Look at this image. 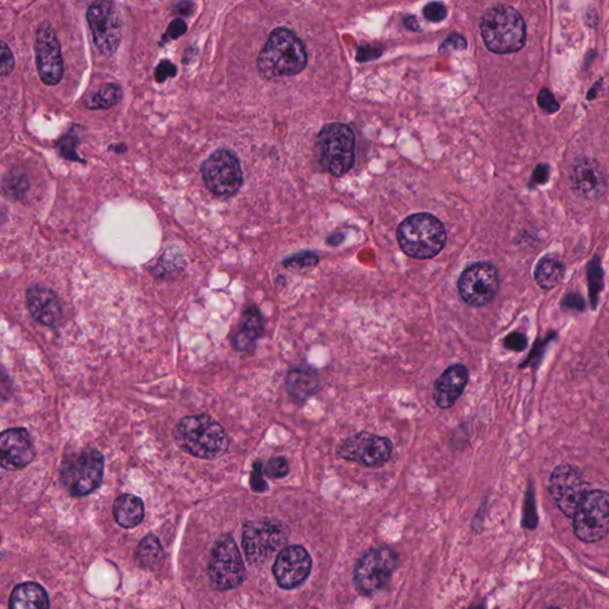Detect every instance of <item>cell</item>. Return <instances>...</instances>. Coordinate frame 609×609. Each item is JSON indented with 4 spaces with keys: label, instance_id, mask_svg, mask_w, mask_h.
<instances>
[{
    "label": "cell",
    "instance_id": "1",
    "mask_svg": "<svg viewBox=\"0 0 609 609\" xmlns=\"http://www.w3.org/2000/svg\"><path fill=\"white\" fill-rule=\"evenodd\" d=\"M308 64V52L295 32L277 28L269 35L258 57L259 75L266 80H279L301 73Z\"/></svg>",
    "mask_w": 609,
    "mask_h": 609
},
{
    "label": "cell",
    "instance_id": "2",
    "mask_svg": "<svg viewBox=\"0 0 609 609\" xmlns=\"http://www.w3.org/2000/svg\"><path fill=\"white\" fill-rule=\"evenodd\" d=\"M173 436L183 452L198 459H218L229 448L224 428L205 414L183 418L176 425Z\"/></svg>",
    "mask_w": 609,
    "mask_h": 609
},
{
    "label": "cell",
    "instance_id": "3",
    "mask_svg": "<svg viewBox=\"0 0 609 609\" xmlns=\"http://www.w3.org/2000/svg\"><path fill=\"white\" fill-rule=\"evenodd\" d=\"M402 250L410 258L428 259L437 256L445 247L444 224L431 214H416L407 217L396 230Z\"/></svg>",
    "mask_w": 609,
    "mask_h": 609
},
{
    "label": "cell",
    "instance_id": "4",
    "mask_svg": "<svg viewBox=\"0 0 609 609\" xmlns=\"http://www.w3.org/2000/svg\"><path fill=\"white\" fill-rule=\"evenodd\" d=\"M481 36L492 53L512 54L524 48L526 24L521 14L513 7L497 5L482 18Z\"/></svg>",
    "mask_w": 609,
    "mask_h": 609
},
{
    "label": "cell",
    "instance_id": "5",
    "mask_svg": "<svg viewBox=\"0 0 609 609\" xmlns=\"http://www.w3.org/2000/svg\"><path fill=\"white\" fill-rule=\"evenodd\" d=\"M355 146V133L351 126L331 123L317 136V157L324 171L340 178L354 167Z\"/></svg>",
    "mask_w": 609,
    "mask_h": 609
},
{
    "label": "cell",
    "instance_id": "6",
    "mask_svg": "<svg viewBox=\"0 0 609 609\" xmlns=\"http://www.w3.org/2000/svg\"><path fill=\"white\" fill-rule=\"evenodd\" d=\"M288 529L283 522L263 518L249 521L243 529L242 546L251 565H262L286 546Z\"/></svg>",
    "mask_w": 609,
    "mask_h": 609
},
{
    "label": "cell",
    "instance_id": "7",
    "mask_svg": "<svg viewBox=\"0 0 609 609\" xmlns=\"http://www.w3.org/2000/svg\"><path fill=\"white\" fill-rule=\"evenodd\" d=\"M208 579L215 589L233 590L242 586L245 568L239 547L230 536L222 537L212 547L208 560Z\"/></svg>",
    "mask_w": 609,
    "mask_h": 609
},
{
    "label": "cell",
    "instance_id": "8",
    "mask_svg": "<svg viewBox=\"0 0 609 609\" xmlns=\"http://www.w3.org/2000/svg\"><path fill=\"white\" fill-rule=\"evenodd\" d=\"M106 461L95 449L82 450L72 457L61 470V481L72 495H88L102 485Z\"/></svg>",
    "mask_w": 609,
    "mask_h": 609
},
{
    "label": "cell",
    "instance_id": "9",
    "mask_svg": "<svg viewBox=\"0 0 609 609\" xmlns=\"http://www.w3.org/2000/svg\"><path fill=\"white\" fill-rule=\"evenodd\" d=\"M398 557L387 546L368 550L355 565L354 582L362 596H374L384 589L394 574Z\"/></svg>",
    "mask_w": 609,
    "mask_h": 609
},
{
    "label": "cell",
    "instance_id": "10",
    "mask_svg": "<svg viewBox=\"0 0 609 609\" xmlns=\"http://www.w3.org/2000/svg\"><path fill=\"white\" fill-rule=\"evenodd\" d=\"M205 185L215 196H235L243 185V171L239 157L232 150L218 149L201 165Z\"/></svg>",
    "mask_w": 609,
    "mask_h": 609
},
{
    "label": "cell",
    "instance_id": "11",
    "mask_svg": "<svg viewBox=\"0 0 609 609\" xmlns=\"http://www.w3.org/2000/svg\"><path fill=\"white\" fill-rule=\"evenodd\" d=\"M574 531L586 543L600 542L609 535V494L589 490L579 504L574 517Z\"/></svg>",
    "mask_w": 609,
    "mask_h": 609
},
{
    "label": "cell",
    "instance_id": "12",
    "mask_svg": "<svg viewBox=\"0 0 609 609\" xmlns=\"http://www.w3.org/2000/svg\"><path fill=\"white\" fill-rule=\"evenodd\" d=\"M457 286L461 299L467 305L484 308L494 300L500 290L499 272L492 263H475L464 270Z\"/></svg>",
    "mask_w": 609,
    "mask_h": 609
},
{
    "label": "cell",
    "instance_id": "13",
    "mask_svg": "<svg viewBox=\"0 0 609 609\" xmlns=\"http://www.w3.org/2000/svg\"><path fill=\"white\" fill-rule=\"evenodd\" d=\"M585 474L571 464H560L550 478V494L562 513L574 517L579 504L589 492Z\"/></svg>",
    "mask_w": 609,
    "mask_h": 609
},
{
    "label": "cell",
    "instance_id": "14",
    "mask_svg": "<svg viewBox=\"0 0 609 609\" xmlns=\"http://www.w3.org/2000/svg\"><path fill=\"white\" fill-rule=\"evenodd\" d=\"M88 21L93 42L104 55H113L120 47L122 21L114 3L99 0L88 10Z\"/></svg>",
    "mask_w": 609,
    "mask_h": 609
},
{
    "label": "cell",
    "instance_id": "15",
    "mask_svg": "<svg viewBox=\"0 0 609 609\" xmlns=\"http://www.w3.org/2000/svg\"><path fill=\"white\" fill-rule=\"evenodd\" d=\"M392 453L391 439L369 432H359L352 436L337 449V455L341 459L369 468L384 466L391 459Z\"/></svg>",
    "mask_w": 609,
    "mask_h": 609
},
{
    "label": "cell",
    "instance_id": "16",
    "mask_svg": "<svg viewBox=\"0 0 609 609\" xmlns=\"http://www.w3.org/2000/svg\"><path fill=\"white\" fill-rule=\"evenodd\" d=\"M36 64L43 84L55 86L63 78V59L59 39L49 23H43L36 35Z\"/></svg>",
    "mask_w": 609,
    "mask_h": 609
},
{
    "label": "cell",
    "instance_id": "17",
    "mask_svg": "<svg viewBox=\"0 0 609 609\" xmlns=\"http://www.w3.org/2000/svg\"><path fill=\"white\" fill-rule=\"evenodd\" d=\"M312 558L300 546H284L277 554L273 574L283 589L298 588L311 574Z\"/></svg>",
    "mask_w": 609,
    "mask_h": 609
},
{
    "label": "cell",
    "instance_id": "18",
    "mask_svg": "<svg viewBox=\"0 0 609 609\" xmlns=\"http://www.w3.org/2000/svg\"><path fill=\"white\" fill-rule=\"evenodd\" d=\"M571 189L586 200H599L607 193L608 175L604 165L593 157L582 156L572 164Z\"/></svg>",
    "mask_w": 609,
    "mask_h": 609
},
{
    "label": "cell",
    "instance_id": "19",
    "mask_svg": "<svg viewBox=\"0 0 609 609\" xmlns=\"http://www.w3.org/2000/svg\"><path fill=\"white\" fill-rule=\"evenodd\" d=\"M36 456L34 443L25 428H10L0 436V460L7 470L29 466Z\"/></svg>",
    "mask_w": 609,
    "mask_h": 609
},
{
    "label": "cell",
    "instance_id": "20",
    "mask_svg": "<svg viewBox=\"0 0 609 609\" xmlns=\"http://www.w3.org/2000/svg\"><path fill=\"white\" fill-rule=\"evenodd\" d=\"M27 308L32 318L45 326H55L63 318V305L48 287L35 284L27 291Z\"/></svg>",
    "mask_w": 609,
    "mask_h": 609
},
{
    "label": "cell",
    "instance_id": "21",
    "mask_svg": "<svg viewBox=\"0 0 609 609\" xmlns=\"http://www.w3.org/2000/svg\"><path fill=\"white\" fill-rule=\"evenodd\" d=\"M469 381V371L463 365L449 367L435 384L434 398L439 409L455 405Z\"/></svg>",
    "mask_w": 609,
    "mask_h": 609
},
{
    "label": "cell",
    "instance_id": "22",
    "mask_svg": "<svg viewBox=\"0 0 609 609\" xmlns=\"http://www.w3.org/2000/svg\"><path fill=\"white\" fill-rule=\"evenodd\" d=\"M263 330H265V324H263L261 312L255 306H251L243 313L239 331L233 340V347L240 351H252L256 342L262 336Z\"/></svg>",
    "mask_w": 609,
    "mask_h": 609
},
{
    "label": "cell",
    "instance_id": "23",
    "mask_svg": "<svg viewBox=\"0 0 609 609\" xmlns=\"http://www.w3.org/2000/svg\"><path fill=\"white\" fill-rule=\"evenodd\" d=\"M319 385L318 375L315 371L304 368H293L288 371L286 388L295 402H305L318 392Z\"/></svg>",
    "mask_w": 609,
    "mask_h": 609
},
{
    "label": "cell",
    "instance_id": "24",
    "mask_svg": "<svg viewBox=\"0 0 609 609\" xmlns=\"http://www.w3.org/2000/svg\"><path fill=\"white\" fill-rule=\"evenodd\" d=\"M9 606L13 609H47L50 606L48 594L38 583H21L13 590Z\"/></svg>",
    "mask_w": 609,
    "mask_h": 609
},
{
    "label": "cell",
    "instance_id": "25",
    "mask_svg": "<svg viewBox=\"0 0 609 609\" xmlns=\"http://www.w3.org/2000/svg\"><path fill=\"white\" fill-rule=\"evenodd\" d=\"M114 517L124 529H132L144 518V503L139 496L124 494L114 503Z\"/></svg>",
    "mask_w": 609,
    "mask_h": 609
},
{
    "label": "cell",
    "instance_id": "26",
    "mask_svg": "<svg viewBox=\"0 0 609 609\" xmlns=\"http://www.w3.org/2000/svg\"><path fill=\"white\" fill-rule=\"evenodd\" d=\"M565 266L564 263L560 259L546 256L540 258L537 263L535 273V281L538 284L540 290L551 291L557 286H560L562 281L564 279Z\"/></svg>",
    "mask_w": 609,
    "mask_h": 609
},
{
    "label": "cell",
    "instance_id": "27",
    "mask_svg": "<svg viewBox=\"0 0 609 609\" xmlns=\"http://www.w3.org/2000/svg\"><path fill=\"white\" fill-rule=\"evenodd\" d=\"M165 554L160 540L153 535H148L137 547V561L140 567L153 571L164 561Z\"/></svg>",
    "mask_w": 609,
    "mask_h": 609
},
{
    "label": "cell",
    "instance_id": "28",
    "mask_svg": "<svg viewBox=\"0 0 609 609\" xmlns=\"http://www.w3.org/2000/svg\"><path fill=\"white\" fill-rule=\"evenodd\" d=\"M587 277H588L590 304H592L593 309H596L600 293L604 288L605 277L599 256H594V258L590 259L588 266H587Z\"/></svg>",
    "mask_w": 609,
    "mask_h": 609
},
{
    "label": "cell",
    "instance_id": "29",
    "mask_svg": "<svg viewBox=\"0 0 609 609\" xmlns=\"http://www.w3.org/2000/svg\"><path fill=\"white\" fill-rule=\"evenodd\" d=\"M122 89L118 85L107 84L98 89L86 103L89 110L110 109L122 99Z\"/></svg>",
    "mask_w": 609,
    "mask_h": 609
},
{
    "label": "cell",
    "instance_id": "30",
    "mask_svg": "<svg viewBox=\"0 0 609 609\" xmlns=\"http://www.w3.org/2000/svg\"><path fill=\"white\" fill-rule=\"evenodd\" d=\"M318 255L312 251H301L290 256L283 261L284 268L295 273H306L318 266Z\"/></svg>",
    "mask_w": 609,
    "mask_h": 609
},
{
    "label": "cell",
    "instance_id": "31",
    "mask_svg": "<svg viewBox=\"0 0 609 609\" xmlns=\"http://www.w3.org/2000/svg\"><path fill=\"white\" fill-rule=\"evenodd\" d=\"M29 189V182L27 175L21 171L11 172L6 178L4 179V190L11 197H21L27 192Z\"/></svg>",
    "mask_w": 609,
    "mask_h": 609
},
{
    "label": "cell",
    "instance_id": "32",
    "mask_svg": "<svg viewBox=\"0 0 609 609\" xmlns=\"http://www.w3.org/2000/svg\"><path fill=\"white\" fill-rule=\"evenodd\" d=\"M290 473V464L284 457H273L265 467V474L273 480L286 478Z\"/></svg>",
    "mask_w": 609,
    "mask_h": 609
},
{
    "label": "cell",
    "instance_id": "33",
    "mask_svg": "<svg viewBox=\"0 0 609 609\" xmlns=\"http://www.w3.org/2000/svg\"><path fill=\"white\" fill-rule=\"evenodd\" d=\"M423 13L427 21H434V23H439V21L445 20L448 11H446L444 4L434 2L427 4V5L424 7Z\"/></svg>",
    "mask_w": 609,
    "mask_h": 609
},
{
    "label": "cell",
    "instance_id": "34",
    "mask_svg": "<svg viewBox=\"0 0 609 609\" xmlns=\"http://www.w3.org/2000/svg\"><path fill=\"white\" fill-rule=\"evenodd\" d=\"M537 102H538L540 109L546 111L547 114H554L561 109L560 103L557 102L553 93L547 89H543L542 91L539 92Z\"/></svg>",
    "mask_w": 609,
    "mask_h": 609
},
{
    "label": "cell",
    "instance_id": "35",
    "mask_svg": "<svg viewBox=\"0 0 609 609\" xmlns=\"http://www.w3.org/2000/svg\"><path fill=\"white\" fill-rule=\"evenodd\" d=\"M2 64H0V74L5 78L7 75L13 73L14 70V57L9 46L5 42H2Z\"/></svg>",
    "mask_w": 609,
    "mask_h": 609
},
{
    "label": "cell",
    "instance_id": "36",
    "mask_svg": "<svg viewBox=\"0 0 609 609\" xmlns=\"http://www.w3.org/2000/svg\"><path fill=\"white\" fill-rule=\"evenodd\" d=\"M251 489L254 492L263 493L268 489L265 478H263L262 464L256 462L254 464V469H252L251 478H250Z\"/></svg>",
    "mask_w": 609,
    "mask_h": 609
},
{
    "label": "cell",
    "instance_id": "37",
    "mask_svg": "<svg viewBox=\"0 0 609 609\" xmlns=\"http://www.w3.org/2000/svg\"><path fill=\"white\" fill-rule=\"evenodd\" d=\"M78 137L68 135L60 140L59 147L61 154L70 160H78V154L75 153L77 148Z\"/></svg>",
    "mask_w": 609,
    "mask_h": 609
},
{
    "label": "cell",
    "instance_id": "38",
    "mask_svg": "<svg viewBox=\"0 0 609 609\" xmlns=\"http://www.w3.org/2000/svg\"><path fill=\"white\" fill-rule=\"evenodd\" d=\"M504 347L513 351H522L528 347V338L520 333H512L504 338Z\"/></svg>",
    "mask_w": 609,
    "mask_h": 609
},
{
    "label": "cell",
    "instance_id": "39",
    "mask_svg": "<svg viewBox=\"0 0 609 609\" xmlns=\"http://www.w3.org/2000/svg\"><path fill=\"white\" fill-rule=\"evenodd\" d=\"M178 73L175 64L169 63V61H164L158 64L156 71H155V79L158 82H165L168 78L175 77Z\"/></svg>",
    "mask_w": 609,
    "mask_h": 609
},
{
    "label": "cell",
    "instance_id": "40",
    "mask_svg": "<svg viewBox=\"0 0 609 609\" xmlns=\"http://www.w3.org/2000/svg\"><path fill=\"white\" fill-rule=\"evenodd\" d=\"M564 309H572V311H585L586 301L579 293H569L565 295L563 301H562Z\"/></svg>",
    "mask_w": 609,
    "mask_h": 609
},
{
    "label": "cell",
    "instance_id": "41",
    "mask_svg": "<svg viewBox=\"0 0 609 609\" xmlns=\"http://www.w3.org/2000/svg\"><path fill=\"white\" fill-rule=\"evenodd\" d=\"M550 165L546 164H540L537 165L532 174L533 185H544L549 182L550 179Z\"/></svg>",
    "mask_w": 609,
    "mask_h": 609
},
{
    "label": "cell",
    "instance_id": "42",
    "mask_svg": "<svg viewBox=\"0 0 609 609\" xmlns=\"http://www.w3.org/2000/svg\"><path fill=\"white\" fill-rule=\"evenodd\" d=\"M186 31L187 24L185 23V21L175 20L174 21H172L171 25H169L168 30L165 32V38L176 39L179 38L180 36L185 34Z\"/></svg>",
    "mask_w": 609,
    "mask_h": 609
},
{
    "label": "cell",
    "instance_id": "43",
    "mask_svg": "<svg viewBox=\"0 0 609 609\" xmlns=\"http://www.w3.org/2000/svg\"><path fill=\"white\" fill-rule=\"evenodd\" d=\"M345 239V236L343 233H334V235H331L330 237H327L326 242L327 244L330 245H338L343 242Z\"/></svg>",
    "mask_w": 609,
    "mask_h": 609
},
{
    "label": "cell",
    "instance_id": "44",
    "mask_svg": "<svg viewBox=\"0 0 609 609\" xmlns=\"http://www.w3.org/2000/svg\"><path fill=\"white\" fill-rule=\"evenodd\" d=\"M405 25L407 28L410 29V30H418V29H419L416 18L413 17L406 18Z\"/></svg>",
    "mask_w": 609,
    "mask_h": 609
},
{
    "label": "cell",
    "instance_id": "45",
    "mask_svg": "<svg viewBox=\"0 0 609 609\" xmlns=\"http://www.w3.org/2000/svg\"><path fill=\"white\" fill-rule=\"evenodd\" d=\"M597 89H599V82H597V84L596 86H594V88L592 89H590V91L588 93V99L589 100L596 98V97L597 96V93H596Z\"/></svg>",
    "mask_w": 609,
    "mask_h": 609
},
{
    "label": "cell",
    "instance_id": "46",
    "mask_svg": "<svg viewBox=\"0 0 609 609\" xmlns=\"http://www.w3.org/2000/svg\"><path fill=\"white\" fill-rule=\"evenodd\" d=\"M608 358H609V349H608Z\"/></svg>",
    "mask_w": 609,
    "mask_h": 609
}]
</instances>
